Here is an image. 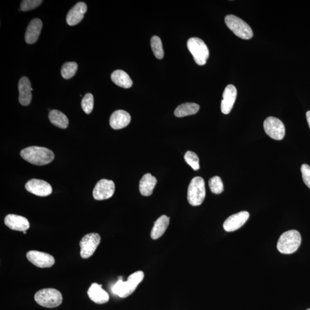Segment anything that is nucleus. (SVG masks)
<instances>
[{
    "mask_svg": "<svg viewBox=\"0 0 310 310\" xmlns=\"http://www.w3.org/2000/svg\"><path fill=\"white\" fill-rule=\"evenodd\" d=\"M27 258L34 266L42 268L51 267L56 263L52 255L37 250L27 252Z\"/></svg>",
    "mask_w": 310,
    "mask_h": 310,
    "instance_id": "11",
    "label": "nucleus"
},
{
    "mask_svg": "<svg viewBox=\"0 0 310 310\" xmlns=\"http://www.w3.org/2000/svg\"><path fill=\"white\" fill-rule=\"evenodd\" d=\"M150 45L154 56L159 59H162L164 57V50L161 39L157 36H153L150 40Z\"/></svg>",
    "mask_w": 310,
    "mask_h": 310,
    "instance_id": "27",
    "label": "nucleus"
},
{
    "mask_svg": "<svg viewBox=\"0 0 310 310\" xmlns=\"http://www.w3.org/2000/svg\"><path fill=\"white\" fill-rule=\"evenodd\" d=\"M188 47L197 65L203 66L209 57V51L206 44L198 38H191L188 42Z\"/></svg>",
    "mask_w": 310,
    "mask_h": 310,
    "instance_id": "7",
    "label": "nucleus"
},
{
    "mask_svg": "<svg viewBox=\"0 0 310 310\" xmlns=\"http://www.w3.org/2000/svg\"><path fill=\"white\" fill-rule=\"evenodd\" d=\"M209 186L212 192L216 194H220L223 191V184L220 177L214 176L209 181Z\"/></svg>",
    "mask_w": 310,
    "mask_h": 310,
    "instance_id": "28",
    "label": "nucleus"
},
{
    "mask_svg": "<svg viewBox=\"0 0 310 310\" xmlns=\"http://www.w3.org/2000/svg\"><path fill=\"white\" fill-rule=\"evenodd\" d=\"M264 128L266 133L271 138L276 140H281L285 138V126L279 118L269 117L264 122Z\"/></svg>",
    "mask_w": 310,
    "mask_h": 310,
    "instance_id": "9",
    "label": "nucleus"
},
{
    "mask_svg": "<svg viewBox=\"0 0 310 310\" xmlns=\"http://www.w3.org/2000/svg\"><path fill=\"white\" fill-rule=\"evenodd\" d=\"M131 120V117L128 113L123 110H118L112 113L109 122L113 129L118 130L128 125Z\"/></svg>",
    "mask_w": 310,
    "mask_h": 310,
    "instance_id": "18",
    "label": "nucleus"
},
{
    "mask_svg": "<svg viewBox=\"0 0 310 310\" xmlns=\"http://www.w3.org/2000/svg\"><path fill=\"white\" fill-rule=\"evenodd\" d=\"M249 217V213L246 211L232 214L223 223V229L227 232L236 231L245 224Z\"/></svg>",
    "mask_w": 310,
    "mask_h": 310,
    "instance_id": "13",
    "label": "nucleus"
},
{
    "mask_svg": "<svg viewBox=\"0 0 310 310\" xmlns=\"http://www.w3.org/2000/svg\"><path fill=\"white\" fill-rule=\"evenodd\" d=\"M157 184L156 177L150 174H145L140 181L139 190L141 194L145 197L151 195Z\"/></svg>",
    "mask_w": 310,
    "mask_h": 310,
    "instance_id": "22",
    "label": "nucleus"
},
{
    "mask_svg": "<svg viewBox=\"0 0 310 310\" xmlns=\"http://www.w3.org/2000/svg\"><path fill=\"white\" fill-rule=\"evenodd\" d=\"M101 242V236L92 232L85 235L80 241L81 256L86 259L92 256Z\"/></svg>",
    "mask_w": 310,
    "mask_h": 310,
    "instance_id": "8",
    "label": "nucleus"
},
{
    "mask_svg": "<svg viewBox=\"0 0 310 310\" xmlns=\"http://www.w3.org/2000/svg\"><path fill=\"white\" fill-rule=\"evenodd\" d=\"M237 89L234 85H227L223 93L221 109L222 113L228 115L231 111L237 98Z\"/></svg>",
    "mask_w": 310,
    "mask_h": 310,
    "instance_id": "14",
    "label": "nucleus"
},
{
    "mask_svg": "<svg viewBox=\"0 0 310 310\" xmlns=\"http://www.w3.org/2000/svg\"><path fill=\"white\" fill-rule=\"evenodd\" d=\"M81 106L85 113L89 115L92 113L94 107L93 95L91 93L86 94L82 100Z\"/></svg>",
    "mask_w": 310,
    "mask_h": 310,
    "instance_id": "30",
    "label": "nucleus"
},
{
    "mask_svg": "<svg viewBox=\"0 0 310 310\" xmlns=\"http://www.w3.org/2000/svg\"><path fill=\"white\" fill-rule=\"evenodd\" d=\"M185 160L195 171L199 169V160L197 154L192 151H188L185 154Z\"/></svg>",
    "mask_w": 310,
    "mask_h": 310,
    "instance_id": "29",
    "label": "nucleus"
},
{
    "mask_svg": "<svg viewBox=\"0 0 310 310\" xmlns=\"http://www.w3.org/2000/svg\"><path fill=\"white\" fill-rule=\"evenodd\" d=\"M170 223V217L163 215L154 223L150 237L153 240H157L165 234Z\"/></svg>",
    "mask_w": 310,
    "mask_h": 310,
    "instance_id": "21",
    "label": "nucleus"
},
{
    "mask_svg": "<svg viewBox=\"0 0 310 310\" xmlns=\"http://www.w3.org/2000/svg\"><path fill=\"white\" fill-rule=\"evenodd\" d=\"M36 302L45 308H56L60 305L63 301L61 292L55 289H44L35 295Z\"/></svg>",
    "mask_w": 310,
    "mask_h": 310,
    "instance_id": "4",
    "label": "nucleus"
},
{
    "mask_svg": "<svg viewBox=\"0 0 310 310\" xmlns=\"http://www.w3.org/2000/svg\"><path fill=\"white\" fill-rule=\"evenodd\" d=\"M102 285L94 282L88 291L89 298L95 303L104 304L109 300L108 293L102 288Z\"/></svg>",
    "mask_w": 310,
    "mask_h": 310,
    "instance_id": "19",
    "label": "nucleus"
},
{
    "mask_svg": "<svg viewBox=\"0 0 310 310\" xmlns=\"http://www.w3.org/2000/svg\"><path fill=\"white\" fill-rule=\"evenodd\" d=\"M50 122L59 128L66 129L68 125V120L65 114L58 110L50 111L48 115Z\"/></svg>",
    "mask_w": 310,
    "mask_h": 310,
    "instance_id": "25",
    "label": "nucleus"
},
{
    "mask_svg": "<svg viewBox=\"0 0 310 310\" xmlns=\"http://www.w3.org/2000/svg\"><path fill=\"white\" fill-rule=\"evenodd\" d=\"M200 109L199 105L195 103H185L177 107L174 112V115L177 117H184L195 115Z\"/></svg>",
    "mask_w": 310,
    "mask_h": 310,
    "instance_id": "24",
    "label": "nucleus"
},
{
    "mask_svg": "<svg viewBox=\"0 0 310 310\" xmlns=\"http://www.w3.org/2000/svg\"><path fill=\"white\" fill-rule=\"evenodd\" d=\"M115 191V185L112 180L101 179L95 185L93 197L95 200H106L112 197Z\"/></svg>",
    "mask_w": 310,
    "mask_h": 310,
    "instance_id": "10",
    "label": "nucleus"
},
{
    "mask_svg": "<svg viewBox=\"0 0 310 310\" xmlns=\"http://www.w3.org/2000/svg\"><path fill=\"white\" fill-rule=\"evenodd\" d=\"M25 189L30 193L39 197H47L53 192V189L47 182L43 180L33 179L29 180L25 186Z\"/></svg>",
    "mask_w": 310,
    "mask_h": 310,
    "instance_id": "12",
    "label": "nucleus"
},
{
    "mask_svg": "<svg viewBox=\"0 0 310 310\" xmlns=\"http://www.w3.org/2000/svg\"><path fill=\"white\" fill-rule=\"evenodd\" d=\"M42 3V0H24L21 3L20 10L24 12L33 10Z\"/></svg>",
    "mask_w": 310,
    "mask_h": 310,
    "instance_id": "31",
    "label": "nucleus"
},
{
    "mask_svg": "<svg viewBox=\"0 0 310 310\" xmlns=\"http://www.w3.org/2000/svg\"><path fill=\"white\" fill-rule=\"evenodd\" d=\"M87 10V6L85 3H77L68 12L66 17L67 23L70 26H74L80 23L84 19Z\"/></svg>",
    "mask_w": 310,
    "mask_h": 310,
    "instance_id": "16",
    "label": "nucleus"
},
{
    "mask_svg": "<svg viewBox=\"0 0 310 310\" xmlns=\"http://www.w3.org/2000/svg\"><path fill=\"white\" fill-rule=\"evenodd\" d=\"M20 155L25 161L36 166L46 165L52 162L55 158L51 150L37 146L21 150Z\"/></svg>",
    "mask_w": 310,
    "mask_h": 310,
    "instance_id": "1",
    "label": "nucleus"
},
{
    "mask_svg": "<svg viewBox=\"0 0 310 310\" xmlns=\"http://www.w3.org/2000/svg\"><path fill=\"white\" fill-rule=\"evenodd\" d=\"M111 79L114 83L122 88L129 89L133 85V82L129 75L121 70L114 71L112 74Z\"/></svg>",
    "mask_w": 310,
    "mask_h": 310,
    "instance_id": "23",
    "label": "nucleus"
},
{
    "mask_svg": "<svg viewBox=\"0 0 310 310\" xmlns=\"http://www.w3.org/2000/svg\"><path fill=\"white\" fill-rule=\"evenodd\" d=\"M77 69V63L74 62H66L63 65L61 74L63 79L69 80L76 74Z\"/></svg>",
    "mask_w": 310,
    "mask_h": 310,
    "instance_id": "26",
    "label": "nucleus"
},
{
    "mask_svg": "<svg viewBox=\"0 0 310 310\" xmlns=\"http://www.w3.org/2000/svg\"><path fill=\"white\" fill-rule=\"evenodd\" d=\"M300 232L296 230H290L282 234L278 240L277 248L282 254H292L296 251L301 244Z\"/></svg>",
    "mask_w": 310,
    "mask_h": 310,
    "instance_id": "3",
    "label": "nucleus"
},
{
    "mask_svg": "<svg viewBox=\"0 0 310 310\" xmlns=\"http://www.w3.org/2000/svg\"><path fill=\"white\" fill-rule=\"evenodd\" d=\"M307 310H310V308L307 309Z\"/></svg>",
    "mask_w": 310,
    "mask_h": 310,
    "instance_id": "35",
    "label": "nucleus"
},
{
    "mask_svg": "<svg viewBox=\"0 0 310 310\" xmlns=\"http://www.w3.org/2000/svg\"><path fill=\"white\" fill-rule=\"evenodd\" d=\"M306 118H307L308 124L309 128H310V111H308L306 113Z\"/></svg>",
    "mask_w": 310,
    "mask_h": 310,
    "instance_id": "33",
    "label": "nucleus"
},
{
    "mask_svg": "<svg viewBox=\"0 0 310 310\" xmlns=\"http://www.w3.org/2000/svg\"><path fill=\"white\" fill-rule=\"evenodd\" d=\"M23 234H27V231H23Z\"/></svg>",
    "mask_w": 310,
    "mask_h": 310,
    "instance_id": "34",
    "label": "nucleus"
},
{
    "mask_svg": "<svg viewBox=\"0 0 310 310\" xmlns=\"http://www.w3.org/2000/svg\"><path fill=\"white\" fill-rule=\"evenodd\" d=\"M31 84L28 77L24 76L21 77L19 83V102L23 106H28L30 104L33 97Z\"/></svg>",
    "mask_w": 310,
    "mask_h": 310,
    "instance_id": "17",
    "label": "nucleus"
},
{
    "mask_svg": "<svg viewBox=\"0 0 310 310\" xmlns=\"http://www.w3.org/2000/svg\"><path fill=\"white\" fill-rule=\"evenodd\" d=\"M144 277V273L143 271H139L132 273L126 281L119 279L114 285L112 288L113 293L119 296L120 298H125L134 293Z\"/></svg>",
    "mask_w": 310,
    "mask_h": 310,
    "instance_id": "2",
    "label": "nucleus"
},
{
    "mask_svg": "<svg viewBox=\"0 0 310 310\" xmlns=\"http://www.w3.org/2000/svg\"><path fill=\"white\" fill-rule=\"evenodd\" d=\"M225 23L228 27L239 38L249 40L253 36V31L250 27L243 20L238 16L229 15L225 18Z\"/></svg>",
    "mask_w": 310,
    "mask_h": 310,
    "instance_id": "5",
    "label": "nucleus"
},
{
    "mask_svg": "<svg viewBox=\"0 0 310 310\" xmlns=\"http://www.w3.org/2000/svg\"><path fill=\"white\" fill-rule=\"evenodd\" d=\"M4 223L10 229L22 232L28 230L30 226V223L25 217L16 214H8L4 219Z\"/></svg>",
    "mask_w": 310,
    "mask_h": 310,
    "instance_id": "15",
    "label": "nucleus"
},
{
    "mask_svg": "<svg viewBox=\"0 0 310 310\" xmlns=\"http://www.w3.org/2000/svg\"><path fill=\"white\" fill-rule=\"evenodd\" d=\"M300 170L304 184L310 189V167L307 164H303Z\"/></svg>",
    "mask_w": 310,
    "mask_h": 310,
    "instance_id": "32",
    "label": "nucleus"
},
{
    "mask_svg": "<svg viewBox=\"0 0 310 310\" xmlns=\"http://www.w3.org/2000/svg\"><path fill=\"white\" fill-rule=\"evenodd\" d=\"M42 21L37 18L30 22L25 34V40L27 44H32L36 42L42 31Z\"/></svg>",
    "mask_w": 310,
    "mask_h": 310,
    "instance_id": "20",
    "label": "nucleus"
},
{
    "mask_svg": "<svg viewBox=\"0 0 310 310\" xmlns=\"http://www.w3.org/2000/svg\"><path fill=\"white\" fill-rule=\"evenodd\" d=\"M206 197V188L202 177L197 176L191 180L188 191V199L193 206L201 204Z\"/></svg>",
    "mask_w": 310,
    "mask_h": 310,
    "instance_id": "6",
    "label": "nucleus"
}]
</instances>
